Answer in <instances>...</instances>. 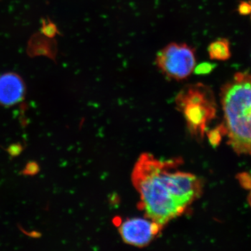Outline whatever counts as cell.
I'll return each mask as SVG.
<instances>
[{
    "label": "cell",
    "mask_w": 251,
    "mask_h": 251,
    "mask_svg": "<svg viewBox=\"0 0 251 251\" xmlns=\"http://www.w3.org/2000/svg\"><path fill=\"white\" fill-rule=\"evenodd\" d=\"M118 226L124 242L138 247L148 246L163 228V226L151 220L141 218L126 220Z\"/></svg>",
    "instance_id": "5"
},
{
    "label": "cell",
    "mask_w": 251,
    "mask_h": 251,
    "mask_svg": "<svg viewBox=\"0 0 251 251\" xmlns=\"http://www.w3.org/2000/svg\"><path fill=\"white\" fill-rule=\"evenodd\" d=\"M221 97L229 145L238 154L251 155V74L237 73Z\"/></svg>",
    "instance_id": "2"
},
{
    "label": "cell",
    "mask_w": 251,
    "mask_h": 251,
    "mask_svg": "<svg viewBox=\"0 0 251 251\" xmlns=\"http://www.w3.org/2000/svg\"></svg>",
    "instance_id": "11"
},
{
    "label": "cell",
    "mask_w": 251,
    "mask_h": 251,
    "mask_svg": "<svg viewBox=\"0 0 251 251\" xmlns=\"http://www.w3.org/2000/svg\"><path fill=\"white\" fill-rule=\"evenodd\" d=\"M176 103L191 128L201 133L215 115V99L212 90L202 83L186 86L176 97Z\"/></svg>",
    "instance_id": "3"
},
{
    "label": "cell",
    "mask_w": 251,
    "mask_h": 251,
    "mask_svg": "<svg viewBox=\"0 0 251 251\" xmlns=\"http://www.w3.org/2000/svg\"><path fill=\"white\" fill-rule=\"evenodd\" d=\"M209 58L212 60L226 61L230 58V45L226 39H219L209 44L207 49Z\"/></svg>",
    "instance_id": "7"
},
{
    "label": "cell",
    "mask_w": 251,
    "mask_h": 251,
    "mask_svg": "<svg viewBox=\"0 0 251 251\" xmlns=\"http://www.w3.org/2000/svg\"><path fill=\"white\" fill-rule=\"evenodd\" d=\"M248 201H249V204H250V205L251 206V190L250 191V193H249V198H248Z\"/></svg>",
    "instance_id": "10"
},
{
    "label": "cell",
    "mask_w": 251,
    "mask_h": 251,
    "mask_svg": "<svg viewBox=\"0 0 251 251\" xmlns=\"http://www.w3.org/2000/svg\"><path fill=\"white\" fill-rule=\"evenodd\" d=\"M179 161H161L145 153L135 163L132 180L145 215L161 226L181 216L202 191L195 175L176 169Z\"/></svg>",
    "instance_id": "1"
},
{
    "label": "cell",
    "mask_w": 251,
    "mask_h": 251,
    "mask_svg": "<svg viewBox=\"0 0 251 251\" xmlns=\"http://www.w3.org/2000/svg\"><path fill=\"white\" fill-rule=\"evenodd\" d=\"M238 11L242 16L251 14V1H242L238 6Z\"/></svg>",
    "instance_id": "9"
},
{
    "label": "cell",
    "mask_w": 251,
    "mask_h": 251,
    "mask_svg": "<svg viewBox=\"0 0 251 251\" xmlns=\"http://www.w3.org/2000/svg\"><path fill=\"white\" fill-rule=\"evenodd\" d=\"M25 93V85L21 76L15 73L0 75V104L12 106L21 102Z\"/></svg>",
    "instance_id": "6"
},
{
    "label": "cell",
    "mask_w": 251,
    "mask_h": 251,
    "mask_svg": "<svg viewBox=\"0 0 251 251\" xmlns=\"http://www.w3.org/2000/svg\"><path fill=\"white\" fill-rule=\"evenodd\" d=\"M156 64L169 80H186L196 66V50L185 43H171L158 51Z\"/></svg>",
    "instance_id": "4"
},
{
    "label": "cell",
    "mask_w": 251,
    "mask_h": 251,
    "mask_svg": "<svg viewBox=\"0 0 251 251\" xmlns=\"http://www.w3.org/2000/svg\"><path fill=\"white\" fill-rule=\"evenodd\" d=\"M216 67V64L210 62H202L195 67V74L198 75H205L211 74L214 70Z\"/></svg>",
    "instance_id": "8"
}]
</instances>
